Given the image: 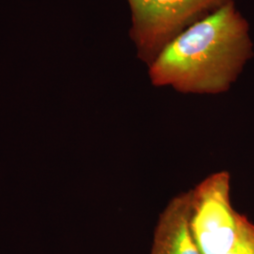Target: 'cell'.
<instances>
[{
	"mask_svg": "<svg viewBox=\"0 0 254 254\" xmlns=\"http://www.w3.org/2000/svg\"><path fill=\"white\" fill-rule=\"evenodd\" d=\"M252 55L249 25L231 0L170 41L149 74L155 86L218 93L227 91Z\"/></svg>",
	"mask_w": 254,
	"mask_h": 254,
	"instance_id": "cell-1",
	"label": "cell"
},
{
	"mask_svg": "<svg viewBox=\"0 0 254 254\" xmlns=\"http://www.w3.org/2000/svg\"><path fill=\"white\" fill-rule=\"evenodd\" d=\"M245 216L233 208L230 175H209L190 191V229L201 254H226L235 245Z\"/></svg>",
	"mask_w": 254,
	"mask_h": 254,
	"instance_id": "cell-2",
	"label": "cell"
},
{
	"mask_svg": "<svg viewBox=\"0 0 254 254\" xmlns=\"http://www.w3.org/2000/svg\"><path fill=\"white\" fill-rule=\"evenodd\" d=\"M231 0H128L132 11L131 36L138 53L152 62L186 26Z\"/></svg>",
	"mask_w": 254,
	"mask_h": 254,
	"instance_id": "cell-3",
	"label": "cell"
},
{
	"mask_svg": "<svg viewBox=\"0 0 254 254\" xmlns=\"http://www.w3.org/2000/svg\"><path fill=\"white\" fill-rule=\"evenodd\" d=\"M190 191L173 198L161 214L151 254H201L190 229Z\"/></svg>",
	"mask_w": 254,
	"mask_h": 254,
	"instance_id": "cell-4",
	"label": "cell"
},
{
	"mask_svg": "<svg viewBox=\"0 0 254 254\" xmlns=\"http://www.w3.org/2000/svg\"><path fill=\"white\" fill-rule=\"evenodd\" d=\"M226 254H254V224L246 218L235 245Z\"/></svg>",
	"mask_w": 254,
	"mask_h": 254,
	"instance_id": "cell-5",
	"label": "cell"
}]
</instances>
